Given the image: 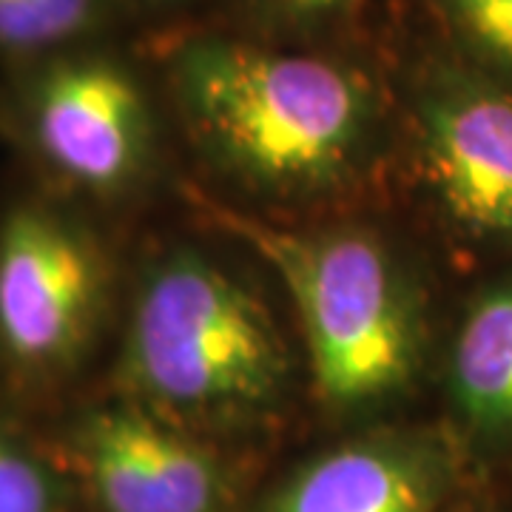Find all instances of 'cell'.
<instances>
[{
    "label": "cell",
    "instance_id": "277c9868",
    "mask_svg": "<svg viewBox=\"0 0 512 512\" xmlns=\"http://www.w3.org/2000/svg\"><path fill=\"white\" fill-rule=\"evenodd\" d=\"M111 282L83 208L46 188L0 208V396L20 413L80 379L109 322Z\"/></svg>",
    "mask_w": 512,
    "mask_h": 512
},
{
    "label": "cell",
    "instance_id": "4fadbf2b",
    "mask_svg": "<svg viewBox=\"0 0 512 512\" xmlns=\"http://www.w3.org/2000/svg\"><path fill=\"white\" fill-rule=\"evenodd\" d=\"M367 0H242L248 18L271 37H308L350 18Z\"/></svg>",
    "mask_w": 512,
    "mask_h": 512
},
{
    "label": "cell",
    "instance_id": "9a60e30c",
    "mask_svg": "<svg viewBox=\"0 0 512 512\" xmlns=\"http://www.w3.org/2000/svg\"><path fill=\"white\" fill-rule=\"evenodd\" d=\"M464 512H481V510H464Z\"/></svg>",
    "mask_w": 512,
    "mask_h": 512
},
{
    "label": "cell",
    "instance_id": "8992f818",
    "mask_svg": "<svg viewBox=\"0 0 512 512\" xmlns=\"http://www.w3.org/2000/svg\"><path fill=\"white\" fill-rule=\"evenodd\" d=\"M404 114L447 222L478 245L512 248V89L433 46L404 89Z\"/></svg>",
    "mask_w": 512,
    "mask_h": 512
},
{
    "label": "cell",
    "instance_id": "7c38bea8",
    "mask_svg": "<svg viewBox=\"0 0 512 512\" xmlns=\"http://www.w3.org/2000/svg\"><path fill=\"white\" fill-rule=\"evenodd\" d=\"M447 55L512 89V0H421Z\"/></svg>",
    "mask_w": 512,
    "mask_h": 512
},
{
    "label": "cell",
    "instance_id": "5b68a950",
    "mask_svg": "<svg viewBox=\"0 0 512 512\" xmlns=\"http://www.w3.org/2000/svg\"><path fill=\"white\" fill-rule=\"evenodd\" d=\"M9 126L43 180L72 205L123 197L151 160L154 120L143 80L97 43L20 66Z\"/></svg>",
    "mask_w": 512,
    "mask_h": 512
},
{
    "label": "cell",
    "instance_id": "5bb4252c",
    "mask_svg": "<svg viewBox=\"0 0 512 512\" xmlns=\"http://www.w3.org/2000/svg\"><path fill=\"white\" fill-rule=\"evenodd\" d=\"M131 3H137V6H143L148 12H165V9H177V6H183L188 0H131Z\"/></svg>",
    "mask_w": 512,
    "mask_h": 512
},
{
    "label": "cell",
    "instance_id": "9c48e42d",
    "mask_svg": "<svg viewBox=\"0 0 512 512\" xmlns=\"http://www.w3.org/2000/svg\"><path fill=\"white\" fill-rule=\"evenodd\" d=\"M450 396L470 436L512 441V282L478 293L450 356Z\"/></svg>",
    "mask_w": 512,
    "mask_h": 512
},
{
    "label": "cell",
    "instance_id": "6da1fadb",
    "mask_svg": "<svg viewBox=\"0 0 512 512\" xmlns=\"http://www.w3.org/2000/svg\"><path fill=\"white\" fill-rule=\"evenodd\" d=\"M165 83L197 146L276 197L353 180L387 126L382 89L362 66L268 37H183L165 55Z\"/></svg>",
    "mask_w": 512,
    "mask_h": 512
},
{
    "label": "cell",
    "instance_id": "8fae6325",
    "mask_svg": "<svg viewBox=\"0 0 512 512\" xmlns=\"http://www.w3.org/2000/svg\"><path fill=\"white\" fill-rule=\"evenodd\" d=\"M126 0H0V55L18 66L94 43Z\"/></svg>",
    "mask_w": 512,
    "mask_h": 512
},
{
    "label": "cell",
    "instance_id": "30bf717a",
    "mask_svg": "<svg viewBox=\"0 0 512 512\" xmlns=\"http://www.w3.org/2000/svg\"><path fill=\"white\" fill-rule=\"evenodd\" d=\"M77 507V487L46 430L0 396V512H74Z\"/></svg>",
    "mask_w": 512,
    "mask_h": 512
},
{
    "label": "cell",
    "instance_id": "ba28073f",
    "mask_svg": "<svg viewBox=\"0 0 512 512\" xmlns=\"http://www.w3.org/2000/svg\"><path fill=\"white\" fill-rule=\"evenodd\" d=\"M453 484L456 464L439 444L365 439L293 470L259 512H441Z\"/></svg>",
    "mask_w": 512,
    "mask_h": 512
},
{
    "label": "cell",
    "instance_id": "3957f363",
    "mask_svg": "<svg viewBox=\"0 0 512 512\" xmlns=\"http://www.w3.org/2000/svg\"><path fill=\"white\" fill-rule=\"evenodd\" d=\"M214 225L262 256L291 293L322 399L359 410L402 393L421 356V313L402 268L365 231H296L194 194Z\"/></svg>",
    "mask_w": 512,
    "mask_h": 512
},
{
    "label": "cell",
    "instance_id": "52a82bcc",
    "mask_svg": "<svg viewBox=\"0 0 512 512\" xmlns=\"http://www.w3.org/2000/svg\"><path fill=\"white\" fill-rule=\"evenodd\" d=\"M46 436L94 512H234L220 458L183 424L128 399L74 404Z\"/></svg>",
    "mask_w": 512,
    "mask_h": 512
},
{
    "label": "cell",
    "instance_id": "7a4b0ae2",
    "mask_svg": "<svg viewBox=\"0 0 512 512\" xmlns=\"http://www.w3.org/2000/svg\"><path fill=\"white\" fill-rule=\"evenodd\" d=\"M288 348L237 276L191 248L148 265L131 296L114 387L177 424H237L274 407Z\"/></svg>",
    "mask_w": 512,
    "mask_h": 512
}]
</instances>
